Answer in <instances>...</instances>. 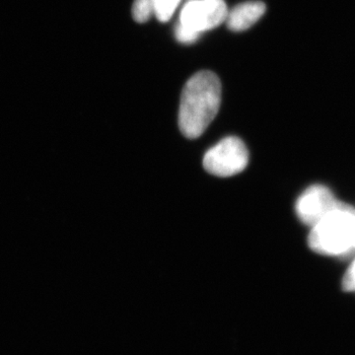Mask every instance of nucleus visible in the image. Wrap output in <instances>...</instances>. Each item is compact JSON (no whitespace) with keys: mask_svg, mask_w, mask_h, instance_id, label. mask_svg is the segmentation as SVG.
Segmentation results:
<instances>
[{"mask_svg":"<svg viewBox=\"0 0 355 355\" xmlns=\"http://www.w3.org/2000/svg\"><path fill=\"white\" fill-rule=\"evenodd\" d=\"M221 103V83L216 73L200 71L189 79L182 93L179 128L190 139L200 137L216 118Z\"/></svg>","mask_w":355,"mask_h":355,"instance_id":"f257e3e1","label":"nucleus"},{"mask_svg":"<svg viewBox=\"0 0 355 355\" xmlns=\"http://www.w3.org/2000/svg\"><path fill=\"white\" fill-rule=\"evenodd\" d=\"M249 153L241 139L225 137L211 147L203 158V167L214 176L227 178L246 169Z\"/></svg>","mask_w":355,"mask_h":355,"instance_id":"7ed1b4c3","label":"nucleus"},{"mask_svg":"<svg viewBox=\"0 0 355 355\" xmlns=\"http://www.w3.org/2000/svg\"><path fill=\"white\" fill-rule=\"evenodd\" d=\"M265 3L261 1H250L239 4L228 12L227 26L234 32L249 29L261 19L266 12Z\"/></svg>","mask_w":355,"mask_h":355,"instance_id":"423d86ee","label":"nucleus"},{"mask_svg":"<svg viewBox=\"0 0 355 355\" xmlns=\"http://www.w3.org/2000/svg\"><path fill=\"white\" fill-rule=\"evenodd\" d=\"M342 203L324 184H313L298 198L295 211L300 221L312 228L330 212L338 209Z\"/></svg>","mask_w":355,"mask_h":355,"instance_id":"39448f33","label":"nucleus"},{"mask_svg":"<svg viewBox=\"0 0 355 355\" xmlns=\"http://www.w3.org/2000/svg\"><path fill=\"white\" fill-rule=\"evenodd\" d=\"M181 0H154V14L161 22H167L172 17Z\"/></svg>","mask_w":355,"mask_h":355,"instance_id":"0eeeda50","label":"nucleus"},{"mask_svg":"<svg viewBox=\"0 0 355 355\" xmlns=\"http://www.w3.org/2000/svg\"><path fill=\"white\" fill-rule=\"evenodd\" d=\"M153 13L154 0H135L132 6V17L137 22H146Z\"/></svg>","mask_w":355,"mask_h":355,"instance_id":"6e6552de","label":"nucleus"},{"mask_svg":"<svg viewBox=\"0 0 355 355\" xmlns=\"http://www.w3.org/2000/svg\"><path fill=\"white\" fill-rule=\"evenodd\" d=\"M308 245L323 256L347 258L355 253V207L343 202L311 228Z\"/></svg>","mask_w":355,"mask_h":355,"instance_id":"f03ea898","label":"nucleus"},{"mask_svg":"<svg viewBox=\"0 0 355 355\" xmlns=\"http://www.w3.org/2000/svg\"><path fill=\"white\" fill-rule=\"evenodd\" d=\"M342 286L343 291L355 292V259L343 275Z\"/></svg>","mask_w":355,"mask_h":355,"instance_id":"9d476101","label":"nucleus"},{"mask_svg":"<svg viewBox=\"0 0 355 355\" xmlns=\"http://www.w3.org/2000/svg\"><path fill=\"white\" fill-rule=\"evenodd\" d=\"M175 34H176L178 41L184 44L193 43V42L197 41L198 36H200V34H198V33L187 29L186 27H184V26L180 24V23H178L176 26Z\"/></svg>","mask_w":355,"mask_h":355,"instance_id":"1a4fd4ad","label":"nucleus"},{"mask_svg":"<svg viewBox=\"0 0 355 355\" xmlns=\"http://www.w3.org/2000/svg\"><path fill=\"white\" fill-rule=\"evenodd\" d=\"M228 12L223 0H193L182 9L179 23L187 29L200 34L226 21Z\"/></svg>","mask_w":355,"mask_h":355,"instance_id":"20e7f679","label":"nucleus"}]
</instances>
